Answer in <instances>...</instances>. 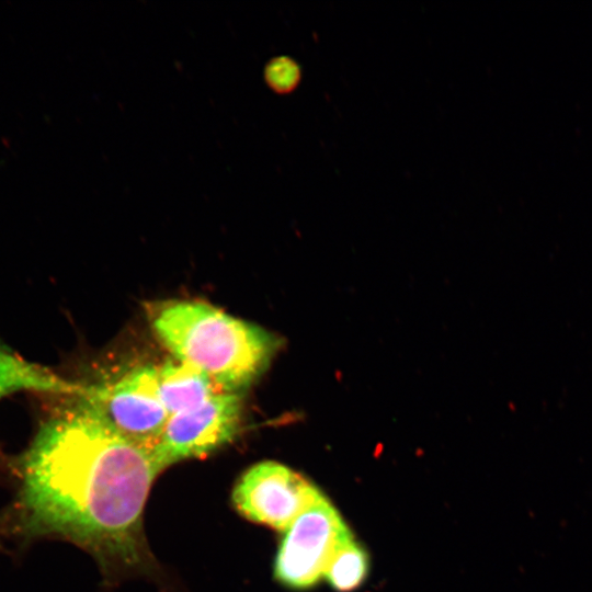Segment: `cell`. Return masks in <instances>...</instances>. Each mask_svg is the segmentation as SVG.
<instances>
[{"label":"cell","instance_id":"6da1fadb","mask_svg":"<svg viewBox=\"0 0 592 592\" xmlns=\"http://www.w3.org/2000/svg\"><path fill=\"white\" fill-rule=\"evenodd\" d=\"M152 448L117 433L86 398L38 429L22 467L23 503L39 530L89 550L109 582L160 573L144 532L161 473Z\"/></svg>","mask_w":592,"mask_h":592},{"label":"cell","instance_id":"7a4b0ae2","mask_svg":"<svg viewBox=\"0 0 592 592\" xmlns=\"http://www.w3.org/2000/svg\"><path fill=\"white\" fill-rule=\"evenodd\" d=\"M145 309L173 357L206 374L225 392L242 394L282 345L277 334L201 300H158Z\"/></svg>","mask_w":592,"mask_h":592},{"label":"cell","instance_id":"3957f363","mask_svg":"<svg viewBox=\"0 0 592 592\" xmlns=\"http://www.w3.org/2000/svg\"><path fill=\"white\" fill-rule=\"evenodd\" d=\"M352 537L335 508L320 492L284 531L275 578L293 589L315 585L338 548Z\"/></svg>","mask_w":592,"mask_h":592},{"label":"cell","instance_id":"277c9868","mask_svg":"<svg viewBox=\"0 0 592 592\" xmlns=\"http://www.w3.org/2000/svg\"><path fill=\"white\" fill-rule=\"evenodd\" d=\"M241 395L218 392L194 408L170 415L152 447L161 470L184 459L207 456L232 442L242 426Z\"/></svg>","mask_w":592,"mask_h":592},{"label":"cell","instance_id":"5b68a950","mask_svg":"<svg viewBox=\"0 0 592 592\" xmlns=\"http://www.w3.org/2000/svg\"><path fill=\"white\" fill-rule=\"evenodd\" d=\"M91 402L121 435L152 448L169 418L156 387V365L134 368L114 383L84 386Z\"/></svg>","mask_w":592,"mask_h":592},{"label":"cell","instance_id":"8992f818","mask_svg":"<svg viewBox=\"0 0 592 592\" xmlns=\"http://www.w3.org/2000/svg\"><path fill=\"white\" fill-rule=\"evenodd\" d=\"M319 493L289 467L264 460L242 474L234 487L231 500L243 517L284 532Z\"/></svg>","mask_w":592,"mask_h":592},{"label":"cell","instance_id":"52a82bcc","mask_svg":"<svg viewBox=\"0 0 592 592\" xmlns=\"http://www.w3.org/2000/svg\"><path fill=\"white\" fill-rule=\"evenodd\" d=\"M156 387L169 417L225 392L206 374L175 358L156 365Z\"/></svg>","mask_w":592,"mask_h":592},{"label":"cell","instance_id":"ba28073f","mask_svg":"<svg viewBox=\"0 0 592 592\" xmlns=\"http://www.w3.org/2000/svg\"><path fill=\"white\" fill-rule=\"evenodd\" d=\"M84 385L68 382L0 342V400L21 391L79 396Z\"/></svg>","mask_w":592,"mask_h":592},{"label":"cell","instance_id":"9c48e42d","mask_svg":"<svg viewBox=\"0 0 592 592\" xmlns=\"http://www.w3.org/2000/svg\"><path fill=\"white\" fill-rule=\"evenodd\" d=\"M367 570V554L352 537L334 553L323 577L335 590L349 592L362 584Z\"/></svg>","mask_w":592,"mask_h":592},{"label":"cell","instance_id":"30bf717a","mask_svg":"<svg viewBox=\"0 0 592 592\" xmlns=\"http://www.w3.org/2000/svg\"><path fill=\"white\" fill-rule=\"evenodd\" d=\"M263 79L267 88L274 93L281 95L289 94L301 82V66L288 55L274 56L263 67Z\"/></svg>","mask_w":592,"mask_h":592}]
</instances>
